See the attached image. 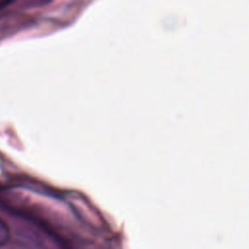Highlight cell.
I'll return each instance as SVG.
<instances>
[{
	"label": "cell",
	"instance_id": "cell-1",
	"mask_svg": "<svg viewBox=\"0 0 249 249\" xmlns=\"http://www.w3.org/2000/svg\"><path fill=\"white\" fill-rule=\"evenodd\" d=\"M10 238V229L7 223L0 217V247L5 245Z\"/></svg>",
	"mask_w": 249,
	"mask_h": 249
}]
</instances>
